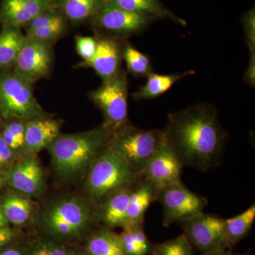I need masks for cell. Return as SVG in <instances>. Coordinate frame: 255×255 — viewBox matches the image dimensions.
I'll return each instance as SVG.
<instances>
[{
  "instance_id": "cell-1",
  "label": "cell",
  "mask_w": 255,
  "mask_h": 255,
  "mask_svg": "<svg viewBox=\"0 0 255 255\" xmlns=\"http://www.w3.org/2000/svg\"><path fill=\"white\" fill-rule=\"evenodd\" d=\"M162 132L183 165L207 172L221 162L228 134L213 106L199 104L169 114Z\"/></svg>"
},
{
  "instance_id": "cell-2",
  "label": "cell",
  "mask_w": 255,
  "mask_h": 255,
  "mask_svg": "<svg viewBox=\"0 0 255 255\" xmlns=\"http://www.w3.org/2000/svg\"><path fill=\"white\" fill-rule=\"evenodd\" d=\"M114 133L104 124L90 131L58 135L49 146L55 167L63 174L83 169L107 148Z\"/></svg>"
},
{
  "instance_id": "cell-3",
  "label": "cell",
  "mask_w": 255,
  "mask_h": 255,
  "mask_svg": "<svg viewBox=\"0 0 255 255\" xmlns=\"http://www.w3.org/2000/svg\"><path fill=\"white\" fill-rule=\"evenodd\" d=\"M142 175L134 171L117 152L107 146L92 163L87 180V190L95 200L111 193L137 184Z\"/></svg>"
},
{
  "instance_id": "cell-4",
  "label": "cell",
  "mask_w": 255,
  "mask_h": 255,
  "mask_svg": "<svg viewBox=\"0 0 255 255\" xmlns=\"http://www.w3.org/2000/svg\"><path fill=\"white\" fill-rule=\"evenodd\" d=\"M163 141L162 130L140 128L127 124L114 132L108 146L142 174L147 161Z\"/></svg>"
},
{
  "instance_id": "cell-5",
  "label": "cell",
  "mask_w": 255,
  "mask_h": 255,
  "mask_svg": "<svg viewBox=\"0 0 255 255\" xmlns=\"http://www.w3.org/2000/svg\"><path fill=\"white\" fill-rule=\"evenodd\" d=\"M0 114L5 118L26 121L43 117L33 94V85L12 69L0 70Z\"/></svg>"
},
{
  "instance_id": "cell-6",
  "label": "cell",
  "mask_w": 255,
  "mask_h": 255,
  "mask_svg": "<svg viewBox=\"0 0 255 255\" xmlns=\"http://www.w3.org/2000/svg\"><path fill=\"white\" fill-rule=\"evenodd\" d=\"M128 95L127 74L123 69L110 81L90 92V98L103 114L105 125L114 132L128 124Z\"/></svg>"
},
{
  "instance_id": "cell-7",
  "label": "cell",
  "mask_w": 255,
  "mask_h": 255,
  "mask_svg": "<svg viewBox=\"0 0 255 255\" xmlns=\"http://www.w3.org/2000/svg\"><path fill=\"white\" fill-rule=\"evenodd\" d=\"M157 201L163 209L162 223L165 227L201 214L209 205L206 198L189 190L182 182L160 189Z\"/></svg>"
},
{
  "instance_id": "cell-8",
  "label": "cell",
  "mask_w": 255,
  "mask_h": 255,
  "mask_svg": "<svg viewBox=\"0 0 255 255\" xmlns=\"http://www.w3.org/2000/svg\"><path fill=\"white\" fill-rule=\"evenodd\" d=\"M179 224L193 248L201 253L229 248L225 219L202 212Z\"/></svg>"
},
{
  "instance_id": "cell-9",
  "label": "cell",
  "mask_w": 255,
  "mask_h": 255,
  "mask_svg": "<svg viewBox=\"0 0 255 255\" xmlns=\"http://www.w3.org/2000/svg\"><path fill=\"white\" fill-rule=\"evenodd\" d=\"M152 19L149 16L126 11L105 1L90 20L97 29L107 33L105 35L122 39L140 33Z\"/></svg>"
},
{
  "instance_id": "cell-10",
  "label": "cell",
  "mask_w": 255,
  "mask_h": 255,
  "mask_svg": "<svg viewBox=\"0 0 255 255\" xmlns=\"http://www.w3.org/2000/svg\"><path fill=\"white\" fill-rule=\"evenodd\" d=\"M53 55V43L27 38L12 70L18 76L33 85L46 78L51 73Z\"/></svg>"
},
{
  "instance_id": "cell-11",
  "label": "cell",
  "mask_w": 255,
  "mask_h": 255,
  "mask_svg": "<svg viewBox=\"0 0 255 255\" xmlns=\"http://www.w3.org/2000/svg\"><path fill=\"white\" fill-rule=\"evenodd\" d=\"M182 162L164 140L146 163L142 175L158 190L182 182Z\"/></svg>"
},
{
  "instance_id": "cell-12",
  "label": "cell",
  "mask_w": 255,
  "mask_h": 255,
  "mask_svg": "<svg viewBox=\"0 0 255 255\" xmlns=\"http://www.w3.org/2000/svg\"><path fill=\"white\" fill-rule=\"evenodd\" d=\"M97 48L95 56L90 61L80 64V66L88 67L95 70L102 79V83L110 81L121 70V63L123 60V48L119 38L99 35Z\"/></svg>"
},
{
  "instance_id": "cell-13",
  "label": "cell",
  "mask_w": 255,
  "mask_h": 255,
  "mask_svg": "<svg viewBox=\"0 0 255 255\" xmlns=\"http://www.w3.org/2000/svg\"><path fill=\"white\" fill-rule=\"evenodd\" d=\"M56 9L55 0H2L0 24L24 28L38 15Z\"/></svg>"
},
{
  "instance_id": "cell-14",
  "label": "cell",
  "mask_w": 255,
  "mask_h": 255,
  "mask_svg": "<svg viewBox=\"0 0 255 255\" xmlns=\"http://www.w3.org/2000/svg\"><path fill=\"white\" fill-rule=\"evenodd\" d=\"M46 217L48 226L54 232L70 235L85 227L90 219V212L78 201L65 200L52 207Z\"/></svg>"
},
{
  "instance_id": "cell-15",
  "label": "cell",
  "mask_w": 255,
  "mask_h": 255,
  "mask_svg": "<svg viewBox=\"0 0 255 255\" xmlns=\"http://www.w3.org/2000/svg\"><path fill=\"white\" fill-rule=\"evenodd\" d=\"M60 124L55 119L40 117L26 121L24 148L36 152L49 147L60 135Z\"/></svg>"
},
{
  "instance_id": "cell-16",
  "label": "cell",
  "mask_w": 255,
  "mask_h": 255,
  "mask_svg": "<svg viewBox=\"0 0 255 255\" xmlns=\"http://www.w3.org/2000/svg\"><path fill=\"white\" fill-rule=\"evenodd\" d=\"M158 191L152 183L143 177L134 186L129 199L124 228L144 224L146 211L157 200Z\"/></svg>"
},
{
  "instance_id": "cell-17",
  "label": "cell",
  "mask_w": 255,
  "mask_h": 255,
  "mask_svg": "<svg viewBox=\"0 0 255 255\" xmlns=\"http://www.w3.org/2000/svg\"><path fill=\"white\" fill-rule=\"evenodd\" d=\"M43 172L34 157H28L16 164L9 174V182L16 190L27 195L41 189Z\"/></svg>"
},
{
  "instance_id": "cell-18",
  "label": "cell",
  "mask_w": 255,
  "mask_h": 255,
  "mask_svg": "<svg viewBox=\"0 0 255 255\" xmlns=\"http://www.w3.org/2000/svg\"><path fill=\"white\" fill-rule=\"evenodd\" d=\"M135 184L119 189L103 198L105 201L101 209L100 217L107 226L124 227L129 199Z\"/></svg>"
},
{
  "instance_id": "cell-19",
  "label": "cell",
  "mask_w": 255,
  "mask_h": 255,
  "mask_svg": "<svg viewBox=\"0 0 255 255\" xmlns=\"http://www.w3.org/2000/svg\"><path fill=\"white\" fill-rule=\"evenodd\" d=\"M105 1L126 11L152 18H169L181 26L187 24L185 20L172 13L159 0H105Z\"/></svg>"
},
{
  "instance_id": "cell-20",
  "label": "cell",
  "mask_w": 255,
  "mask_h": 255,
  "mask_svg": "<svg viewBox=\"0 0 255 255\" xmlns=\"http://www.w3.org/2000/svg\"><path fill=\"white\" fill-rule=\"evenodd\" d=\"M26 35L21 28L1 26L0 31V70L12 69L26 43Z\"/></svg>"
},
{
  "instance_id": "cell-21",
  "label": "cell",
  "mask_w": 255,
  "mask_h": 255,
  "mask_svg": "<svg viewBox=\"0 0 255 255\" xmlns=\"http://www.w3.org/2000/svg\"><path fill=\"white\" fill-rule=\"evenodd\" d=\"M194 74H195L194 70H187L171 75L150 73L146 78L147 80L145 85L132 96L137 101L153 100L168 92L179 80Z\"/></svg>"
},
{
  "instance_id": "cell-22",
  "label": "cell",
  "mask_w": 255,
  "mask_h": 255,
  "mask_svg": "<svg viewBox=\"0 0 255 255\" xmlns=\"http://www.w3.org/2000/svg\"><path fill=\"white\" fill-rule=\"evenodd\" d=\"M55 2L57 9L61 11L65 19L76 24L91 19L105 0H55Z\"/></svg>"
},
{
  "instance_id": "cell-23",
  "label": "cell",
  "mask_w": 255,
  "mask_h": 255,
  "mask_svg": "<svg viewBox=\"0 0 255 255\" xmlns=\"http://www.w3.org/2000/svg\"><path fill=\"white\" fill-rule=\"evenodd\" d=\"M127 255H152L155 244L146 235L144 224L124 228L119 235Z\"/></svg>"
},
{
  "instance_id": "cell-24",
  "label": "cell",
  "mask_w": 255,
  "mask_h": 255,
  "mask_svg": "<svg viewBox=\"0 0 255 255\" xmlns=\"http://www.w3.org/2000/svg\"><path fill=\"white\" fill-rule=\"evenodd\" d=\"M255 221V205H252L243 213L225 219L226 237L229 248L233 249L238 243L247 237Z\"/></svg>"
},
{
  "instance_id": "cell-25",
  "label": "cell",
  "mask_w": 255,
  "mask_h": 255,
  "mask_svg": "<svg viewBox=\"0 0 255 255\" xmlns=\"http://www.w3.org/2000/svg\"><path fill=\"white\" fill-rule=\"evenodd\" d=\"M89 255H127L119 235L109 230L94 236L87 245Z\"/></svg>"
},
{
  "instance_id": "cell-26",
  "label": "cell",
  "mask_w": 255,
  "mask_h": 255,
  "mask_svg": "<svg viewBox=\"0 0 255 255\" xmlns=\"http://www.w3.org/2000/svg\"><path fill=\"white\" fill-rule=\"evenodd\" d=\"M122 57L127 64L128 71L133 76L147 78L150 73H153L150 57L130 43H124Z\"/></svg>"
},
{
  "instance_id": "cell-27",
  "label": "cell",
  "mask_w": 255,
  "mask_h": 255,
  "mask_svg": "<svg viewBox=\"0 0 255 255\" xmlns=\"http://www.w3.org/2000/svg\"><path fill=\"white\" fill-rule=\"evenodd\" d=\"M3 214L7 221L16 225L23 224L29 218L31 204L27 199L19 196L11 195L6 197L3 203Z\"/></svg>"
},
{
  "instance_id": "cell-28",
  "label": "cell",
  "mask_w": 255,
  "mask_h": 255,
  "mask_svg": "<svg viewBox=\"0 0 255 255\" xmlns=\"http://www.w3.org/2000/svg\"><path fill=\"white\" fill-rule=\"evenodd\" d=\"M152 255H194V249L185 235L155 245Z\"/></svg>"
},
{
  "instance_id": "cell-29",
  "label": "cell",
  "mask_w": 255,
  "mask_h": 255,
  "mask_svg": "<svg viewBox=\"0 0 255 255\" xmlns=\"http://www.w3.org/2000/svg\"><path fill=\"white\" fill-rule=\"evenodd\" d=\"M26 123V120L18 119L6 124L2 132H0L4 142L11 150H17L24 146Z\"/></svg>"
},
{
  "instance_id": "cell-30",
  "label": "cell",
  "mask_w": 255,
  "mask_h": 255,
  "mask_svg": "<svg viewBox=\"0 0 255 255\" xmlns=\"http://www.w3.org/2000/svg\"><path fill=\"white\" fill-rule=\"evenodd\" d=\"M65 28H66V23L29 30V31H26V36L28 39L36 40V41L53 44L63 34Z\"/></svg>"
},
{
  "instance_id": "cell-31",
  "label": "cell",
  "mask_w": 255,
  "mask_h": 255,
  "mask_svg": "<svg viewBox=\"0 0 255 255\" xmlns=\"http://www.w3.org/2000/svg\"><path fill=\"white\" fill-rule=\"evenodd\" d=\"M65 18L58 9L46 11L38 15L36 18L25 26L26 31L37 28L48 27L55 25L65 24Z\"/></svg>"
},
{
  "instance_id": "cell-32",
  "label": "cell",
  "mask_w": 255,
  "mask_h": 255,
  "mask_svg": "<svg viewBox=\"0 0 255 255\" xmlns=\"http://www.w3.org/2000/svg\"><path fill=\"white\" fill-rule=\"evenodd\" d=\"M75 46L78 55L83 59L84 63H86L95 56L97 48V38L77 36L75 37Z\"/></svg>"
},
{
  "instance_id": "cell-33",
  "label": "cell",
  "mask_w": 255,
  "mask_h": 255,
  "mask_svg": "<svg viewBox=\"0 0 255 255\" xmlns=\"http://www.w3.org/2000/svg\"><path fill=\"white\" fill-rule=\"evenodd\" d=\"M243 29L248 49L255 51V11L254 8L246 11L242 17Z\"/></svg>"
},
{
  "instance_id": "cell-34",
  "label": "cell",
  "mask_w": 255,
  "mask_h": 255,
  "mask_svg": "<svg viewBox=\"0 0 255 255\" xmlns=\"http://www.w3.org/2000/svg\"><path fill=\"white\" fill-rule=\"evenodd\" d=\"M243 81L251 87L255 86V51L251 52L249 63L243 77Z\"/></svg>"
},
{
  "instance_id": "cell-35",
  "label": "cell",
  "mask_w": 255,
  "mask_h": 255,
  "mask_svg": "<svg viewBox=\"0 0 255 255\" xmlns=\"http://www.w3.org/2000/svg\"><path fill=\"white\" fill-rule=\"evenodd\" d=\"M12 152L9 146L6 145L0 133V165L7 162L11 158Z\"/></svg>"
},
{
  "instance_id": "cell-36",
  "label": "cell",
  "mask_w": 255,
  "mask_h": 255,
  "mask_svg": "<svg viewBox=\"0 0 255 255\" xmlns=\"http://www.w3.org/2000/svg\"><path fill=\"white\" fill-rule=\"evenodd\" d=\"M32 255H67L60 248H43L35 252Z\"/></svg>"
},
{
  "instance_id": "cell-37",
  "label": "cell",
  "mask_w": 255,
  "mask_h": 255,
  "mask_svg": "<svg viewBox=\"0 0 255 255\" xmlns=\"http://www.w3.org/2000/svg\"><path fill=\"white\" fill-rule=\"evenodd\" d=\"M12 238V232L9 228L0 227V247L4 246L6 243H9Z\"/></svg>"
},
{
  "instance_id": "cell-38",
  "label": "cell",
  "mask_w": 255,
  "mask_h": 255,
  "mask_svg": "<svg viewBox=\"0 0 255 255\" xmlns=\"http://www.w3.org/2000/svg\"><path fill=\"white\" fill-rule=\"evenodd\" d=\"M200 255H241L236 254L232 249H224L221 251L211 252V253H201Z\"/></svg>"
},
{
  "instance_id": "cell-39",
  "label": "cell",
  "mask_w": 255,
  "mask_h": 255,
  "mask_svg": "<svg viewBox=\"0 0 255 255\" xmlns=\"http://www.w3.org/2000/svg\"><path fill=\"white\" fill-rule=\"evenodd\" d=\"M7 224V219L5 217L4 215L0 210V227H4Z\"/></svg>"
},
{
  "instance_id": "cell-40",
  "label": "cell",
  "mask_w": 255,
  "mask_h": 255,
  "mask_svg": "<svg viewBox=\"0 0 255 255\" xmlns=\"http://www.w3.org/2000/svg\"><path fill=\"white\" fill-rule=\"evenodd\" d=\"M0 255H21L18 251H15V250H9L1 253Z\"/></svg>"
},
{
  "instance_id": "cell-41",
  "label": "cell",
  "mask_w": 255,
  "mask_h": 255,
  "mask_svg": "<svg viewBox=\"0 0 255 255\" xmlns=\"http://www.w3.org/2000/svg\"><path fill=\"white\" fill-rule=\"evenodd\" d=\"M1 184H2V179H1V176H0V188H1Z\"/></svg>"
},
{
  "instance_id": "cell-42",
  "label": "cell",
  "mask_w": 255,
  "mask_h": 255,
  "mask_svg": "<svg viewBox=\"0 0 255 255\" xmlns=\"http://www.w3.org/2000/svg\"><path fill=\"white\" fill-rule=\"evenodd\" d=\"M241 255H248V254Z\"/></svg>"
}]
</instances>
